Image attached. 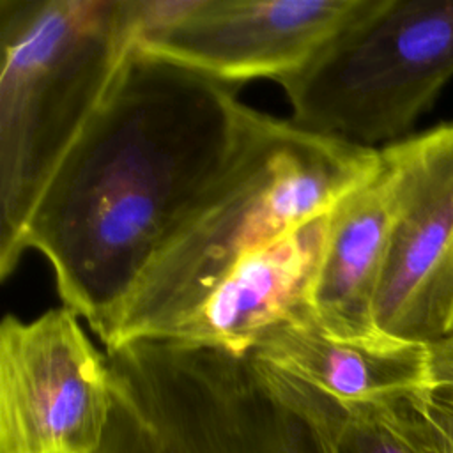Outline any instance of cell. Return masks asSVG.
I'll list each match as a JSON object with an SVG mask.
<instances>
[{"mask_svg":"<svg viewBox=\"0 0 453 453\" xmlns=\"http://www.w3.org/2000/svg\"><path fill=\"white\" fill-rule=\"evenodd\" d=\"M239 87L134 48L42 191L21 251L41 253L62 306L106 340L154 257L239 140Z\"/></svg>","mask_w":453,"mask_h":453,"instance_id":"cell-1","label":"cell"},{"mask_svg":"<svg viewBox=\"0 0 453 453\" xmlns=\"http://www.w3.org/2000/svg\"><path fill=\"white\" fill-rule=\"evenodd\" d=\"M380 166V149L246 108L228 161L154 257L104 349L159 338L244 257L331 211Z\"/></svg>","mask_w":453,"mask_h":453,"instance_id":"cell-2","label":"cell"},{"mask_svg":"<svg viewBox=\"0 0 453 453\" xmlns=\"http://www.w3.org/2000/svg\"><path fill=\"white\" fill-rule=\"evenodd\" d=\"M150 0H0V280L50 179L110 96Z\"/></svg>","mask_w":453,"mask_h":453,"instance_id":"cell-3","label":"cell"},{"mask_svg":"<svg viewBox=\"0 0 453 453\" xmlns=\"http://www.w3.org/2000/svg\"><path fill=\"white\" fill-rule=\"evenodd\" d=\"M97 453H336L299 391L251 352L138 338L106 352Z\"/></svg>","mask_w":453,"mask_h":453,"instance_id":"cell-4","label":"cell"},{"mask_svg":"<svg viewBox=\"0 0 453 453\" xmlns=\"http://www.w3.org/2000/svg\"><path fill=\"white\" fill-rule=\"evenodd\" d=\"M451 76L453 0H368L278 85L296 126L379 149L411 136Z\"/></svg>","mask_w":453,"mask_h":453,"instance_id":"cell-5","label":"cell"},{"mask_svg":"<svg viewBox=\"0 0 453 453\" xmlns=\"http://www.w3.org/2000/svg\"><path fill=\"white\" fill-rule=\"evenodd\" d=\"M113 411L106 354L65 308L0 324V453H97Z\"/></svg>","mask_w":453,"mask_h":453,"instance_id":"cell-6","label":"cell"},{"mask_svg":"<svg viewBox=\"0 0 453 453\" xmlns=\"http://www.w3.org/2000/svg\"><path fill=\"white\" fill-rule=\"evenodd\" d=\"M393 223L375 297L380 334L418 345L453 338V122L380 149Z\"/></svg>","mask_w":453,"mask_h":453,"instance_id":"cell-7","label":"cell"},{"mask_svg":"<svg viewBox=\"0 0 453 453\" xmlns=\"http://www.w3.org/2000/svg\"><path fill=\"white\" fill-rule=\"evenodd\" d=\"M368 0H159L136 50L242 85L301 71Z\"/></svg>","mask_w":453,"mask_h":453,"instance_id":"cell-8","label":"cell"},{"mask_svg":"<svg viewBox=\"0 0 453 453\" xmlns=\"http://www.w3.org/2000/svg\"><path fill=\"white\" fill-rule=\"evenodd\" d=\"M329 212L239 260L159 338L250 352L265 327L310 304Z\"/></svg>","mask_w":453,"mask_h":453,"instance_id":"cell-9","label":"cell"},{"mask_svg":"<svg viewBox=\"0 0 453 453\" xmlns=\"http://www.w3.org/2000/svg\"><path fill=\"white\" fill-rule=\"evenodd\" d=\"M250 352L342 405L375 403L432 389L428 347L389 336H334L320 327L310 304L265 327Z\"/></svg>","mask_w":453,"mask_h":453,"instance_id":"cell-10","label":"cell"},{"mask_svg":"<svg viewBox=\"0 0 453 453\" xmlns=\"http://www.w3.org/2000/svg\"><path fill=\"white\" fill-rule=\"evenodd\" d=\"M393 223V191L382 163L329 212L327 235L310 296L311 313L340 338L375 340V297Z\"/></svg>","mask_w":453,"mask_h":453,"instance_id":"cell-11","label":"cell"},{"mask_svg":"<svg viewBox=\"0 0 453 453\" xmlns=\"http://www.w3.org/2000/svg\"><path fill=\"white\" fill-rule=\"evenodd\" d=\"M287 377L326 428L336 453H451L425 409V391L375 403L342 405Z\"/></svg>","mask_w":453,"mask_h":453,"instance_id":"cell-12","label":"cell"},{"mask_svg":"<svg viewBox=\"0 0 453 453\" xmlns=\"http://www.w3.org/2000/svg\"><path fill=\"white\" fill-rule=\"evenodd\" d=\"M423 403L428 416L442 432L451 453H453V386L432 388L425 391Z\"/></svg>","mask_w":453,"mask_h":453,"instance_id":"cell-13","label":"cell"},{"mask_svg":"<svg viewBox=\"0 0 453 453\" xmlns=\"http://www.w3.org/2000/svg\"><path fill=\"white\" fill-rule=\"evenodd\" d=\"M430 386H453V338L428 347Z\"/></svg>","mask_w":453,"mask_h":453,"instance_id":"cell-14","label":"cell"}]
</instances>
